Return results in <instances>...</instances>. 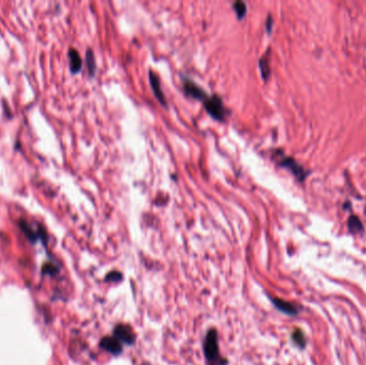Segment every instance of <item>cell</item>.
<instances>
[{"label": "cell", "mask_w": 366, "mask_h": 365, "mask_svg": "<svg viewBox=\"0 0 366 365\" xmlns=\"http://www.w3.org/2000/svg\"><path fill=\"white\" fill-rule=\"evenodd\" d=\"M272 25H273V19H272V17H271V16H268V18H267V23H266V26H267V31H268V32H271Z\"/></svg>", "instance_id": "cell-18"}, {"label": "cell", "mask_w": 366, "mask_h": 365, "mask_svg": "<svg viewBox=\"0 0 366 365\" xmlns=\"http://www.w3.org/2000/svg\"><path fill=\"white\" fill-rule=\"evenodd\" d=\"M183 88H184V91L185 93L192 96V98L196 99V100H200V101H205L207 99L208 94L201 89L200 87H198L194 81L188 79V78H184V85H183Z\"/></svg>", "instance_id": "cell-7"}, {"label": "cell", "mask_w": 366, "mask_h": 365, "mask_svg": "<svg viewBox=\"0 0 366 365\" xmlns=\"http://www.w3.org/2000/svg\"><path fill=\"white\" fill-rule=\"evenodd\" d=\"M204 105L208 111V114L210 115L215 120L223 121L225 120L227 110L224 106L223 101L219 95H212V96H207V99L204 101Z\"/></svg>", "instance_id": "cell-3"}, {"label": "cell", "mask_w": 366, "mask_h": 365, "mask_svg": "<svg viewBox=\"0 0 366 365\" xmlns=\"http://www.w3.org/2000/svg\"><path fill=\"white\" fill-rule=\"evenodd\" d=\"M271 301L274 307L282 313H284V314L295 316L299 313V308L297 305L287 302L285 300H282L280 298H271Z\"/></svg>", "instance_id": "cell-8"}, {"label": "cell", "mask_w": 366, "mask_h": 365, "mask_svg": "<svg viewBox=\"0 0 366 365\" xmlns=\"http://www.w3.org/2000/svg\"><path fill=\"white\" fill-rule=\"evenodd\" d=\"M114 337L126 346H133L136 342V334L132 328L128 325L119 324L114 328Z\"/></svg>", "instance_id": "cell-4"}, {"label": "cell", "mask_w": 366, "mask_h": 365, "mask_svg": "<svg viewBox=\"0 0 366 365\" xmlns=\"http://www.w3.org/2000/svg\"><path fill=\"white\" fill-rule=\"evenodd\" d=\"M348 228L351 234H360L364 230L361 220L356 215H351L348 219Z\"/></svg>", "instance_id": "cell-11"}, {"label": "cell", "mask_w": 366, "mask_h": 365, "mask_svg": "<svg viewBox=\"0 0 366 365\" xmlns=\"http://www.w3.org/2000/svg\"><path fill=\"white\" fill-rule=\"evenodd\" d=\"M259 65H260V72L261 75H263L264 79H268V77L270 76V66H269V61L266 57H263L259 60Z\"/></svg>", "instance_id": "cell-14"}, {"label": "cell", "mask_w": 366, "mask_h": 365, "mask_svg": "<svg viewBox=\"0 0 366 365\" xmlns=\"http://www.w3.org/2000/svg\"><path fill=\"white\" fill-rule=\"evenodd\" d=\"M17 224L21 232L24 233V235L27 237V239L30 242L35 243L40 240L43 241L44 243H46L47 234L45 232V229H44L41 225L38 224L36 226H34L31 223H29L24 219L19 220L17 222Z\"/></svg>", "instance_id": "cell-2"}, {"label": "cell", "mask_w": 366, "mask_h": 365, "mask_svg": "<svg viewBox=\"0 0 366 365\" xmlns=\"http://www.w3.org/2000/svg\"><path fill=\"white\" fill-rule=\"evenodd\" d=\"M86 66H87L89 75L93 76L96 71V62H95V57H94L93 51L90 48H88L86 51Z\"/></svg>", "instance_id": "cell-12"}, {"label": "cell", "mask_w": 366, "mask_h": 365, "mask_svg": "<svg viewBox=\"0 0 366 365\" xmlns=\"http://www.w3.org/2000/svg\"><path fill=\"white\" fill-rule=\"evenodd\" d=\"M42 272L44 274L55 275L58 273V267L55 266L53 263H46L42 268Z\"/></svg>", "instance_id": "cell-17"}, {"label": "cell", "mask_w": 366, "mask_h": 365, "mask_svg": "<svg viewBox=\"0 0 366 365\" xmlns=\"http://www.w3.org/2000/svg\"><path fill=\"white\" fill-rule=\"evenodd\" d=\"M149 80H150V85H151L152 90H153V92L156 96V99L160 101V103L162 104V105L165 106L166 105V99L163 94L159 76L156 75V74L153 71H150V72H149Z\"/></svg>", "instance_id": "cell-9"}, {"label": "cell", "mask_w": 366, "mask_h": 365, "mask_svg": "<svg viewBox=\"0 0 366 365\" xmlns=\"http://www.w3.org/2000/svg\"><path fill=\"white\" fill-rule=\"evenodd\" d=\"M204 355L208 365H227L228 361L220 352L219 335L215 329L208 330L204 343H203Z\"/></svg>", "instance_id": "cell-1"}, {"label": "cell", "mask_w": 366, "mask_h": 365, "mask_svg": "<svg viewBox=\"0 0 366 365\" xmlns=\"http://www.w3.org/2000/svg\"><path fill=\"white\" fill-rule=\"evenodd\" d=\"M234 10L236 11L238 18L241 19L244 17V15L246 14V4L243 1H236L234 4Z\"/></svg>", "instance_id": "cell-15"}, {"label": "cell", "mask_w": 366, "mask_h": 365, "mask_svg": "<svg viewBox=\"0 0 366 365\" xmlns=\"http://www.w3.org/2000/svg\"><path fill=\"white\" fill-rule=\"evenodd\" d=\"M123 279V275L121 272H119L117 270H114V271H110L105 278V281L106 282H110V283H119L121 282Z\"/></svg>", "instance_id": "cell-16"}, {"label": "cell", "mask_w": 366, "mask_h": 365, "mask_svg": "<svg viewBox=\"0 0 366 365\" xmlns=\"http://www.w3.org/2000/svg\"><path fill=\"white\" fill-rule=\"evenodd\" d=\"M280 165L284 168H287L290 170L291 173L295 175V177L298 179L299 181H304L305 178L308 177L309 173L306 171L300 164L297 163L293 158H289V156H283L280 160Z\"/></svg>", "instance_id": "cell-5"}, {"label": "cell", "mask_w": 366, "mask_h": 365, "mask_svg": "<svg viewBox=\"0 0 366 365\" xmlns=\"http://www.w3.org/2000/svg\"><path fill=\"white\" fill-rule=\"evenodd\" d=\"M69 57V66L72 74H77L80 72L81 66H83V60H81L80 55L75 48H70L68 51Z\"/></svg>", "instance_id": "cell-10"}, {"label": "cell", "mask_w": 366, "mask_h": 365, "mask_svg": "<svg viewBox=\"0 0 366 365\" xmlns=\"http://www.w3.org/2000/svg\"><path fill=\"white\" fill-rule=\"evenodd\" d=\"M100 347L115 357L120 356L123 352L122 344L115 337H104L100 341Z\"/></svg>", "instance_id": "cell-6"}, {"label": "cell", "mask_w": 366, "mask_h": 365, "mask_svg": "<svg viewBox=\"0 0 366 365\" xmlns=\"http://www.w3.org/2000/svg\"><path fill=\"white\" fill-rule=\"evenodd\" d=\"M291 338H293V341H294V343L297 346H299L300 348H303L305 346L306 340H305V337H304V333L300 329H296L293 332Z\"/></svg>", "instance_id": "cell-13"}, {"label": "cell", "mask_w": 366, "mask_h": 365, "mask_svg": "<svg viewBox=\"0 0 366 365\" xmlns=\"http://www.w3.org/2000/svg\"><path fill=\"white\" fill-rule=\"evenodd\" d=\"M365 212H366V209H365Z\"/></svg>", "instance_id": "cell-19"}]
</instances>
